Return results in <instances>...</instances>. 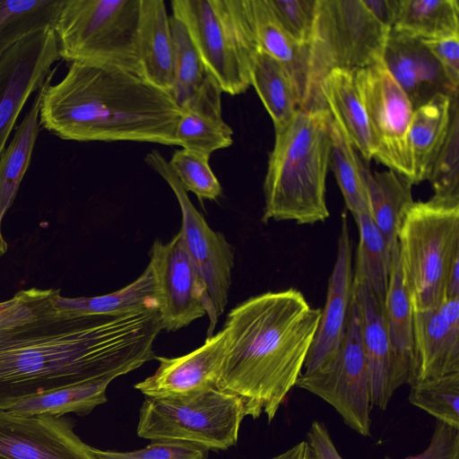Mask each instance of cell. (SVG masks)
<instances>
[{
    "mask_svg": "<svg viewBox=\"0 0 459 459\" xmlns=\"http://www.w3.org/2000/svg\"><path fill=\"white\" fill-rule=\"evenodd\" d=\"M158 311L54 316L0 331V410L63 387L113 381L155 359Z\"/></svg>",
    "mask_w": 459,
    "mask_h": 459,
    "instance_id": "1",
    "label": "cell"
},
{
    "mask_svg": "<svg viewBox=\"0 0 459 459\" xmlns=\"http://www.w3.org/2000/svg\"><path fill=\"white\" fill-rule=\"evenodd\" d=\"M321 316L296 289L268 291L232 308L222 327L217 388L244 403L247 416L271 422L302 373Z\"/></svg>",
    "mask_w": 459,
    "mask_h": 459,
    "instance_id": "2",
    "label": "cell"
},
{
    "mask_svg": "<svg viewBox=\"0 0 459 459\" xmlns=\"http://www.w3.org/2000/svg\"><path fill=\"white\" fill-rule=\"evenodd\" d=\"M44 89L39 124L60 139L128 141L178 145L181 108L171 94L143 75L119 67L71 63Z\"/></svg>",
    "mask_w": 459,
    "mask_h": 459,
    "instance_id": "3",
    "label": "cell"
},
{
    "mask_svg": "<svg viewBox=\"0 0 459 459\" xmlns=\"http://www.w3.org/2000/svg\"><path fill=\"white\" fill-rule=\"evenodd\" d=\"M332 115L299 108L275 130L264 182L262 221L315 224L329 217L325 181L330 168Z\"/></svg>",
    "mask_w": 459,
    "mask_h": 459,
    "instance_id": "4",
    "label": "cell"
},
{
    "mask_svg": "<svg viewBox=\"0 0 459 459\" xmlns=\"http://www.w3.org/2000/svg\"><path fill=\"white\" fill-rule=\"evenodd\" d=\"M389 32L362 0H317L301 109H328L322 94L327 74L334 69L354 71L381 62Z\"/></svg>",
    "mask_w": 459,
    "mask_h": 459,
    "instance_id": "5",
    "label": "cell"
},
{
    "mask_svg": "<svg viewBox=\"0 0 459 459\" xmlns=\"http://www.w3.org/2000/svg\"><path fill=\"white\" fill-rule=\"evenodd\" d=\"M397 245L413 311L437 307L448 271L459 257V203L433 196L413 202L402 218Z\"/></svg>",
    "mask_w": 459,
    "mask_h": 459,
    "instance_id": "6",
    "label": "cell"
},
{
    "mask_svg": "<svg viewBox=\"0 0 459 459\" xmlns=\"http://www.w3.org/2000/svg\"><path fill=\"white\" fill-rule=\"evenodd\" d=\"M170 5L221 91L244 93L251 86V66L260 48L247 1L173 0Z\"/></svg>",
    "mask_w": 459,
    "mask_h": 459,
    "instance_id": "7",
    "label": "cell"
},
{
    "mask_svg": "<svg viewBox=\"0 0 459 459\" xmlns=\"http://www.w3.org/2000/svg\"><path fill=\"white\" fill-rule=\"evenodd\" d=\"M141 0H64L53 27L60 59L141 74Z\"/></svg>",
    "mask_w": 459,
    "mask_h": 459,
    "instance_id": "8",
    "label": "cell"
},
{
    "mask_svg": "<svg viewBox=\"0 0 459 459\" xmlns=\"http://www.w3.org/2000/svg\"><path fill=\"white\" fill-rule=\"evenodd\" d=\"M246 416L243 401L217 387L185 396H145L136 432L145 439L226 450L237 444Z\"/></svg>",
    "mask_w": 459,
    "mask_h": 459,
    "instance_id": "9",
    "label": "cell"
},
{
    "mask_svg": "<svg viewBox=\"0 0 459 459\" xmlns=\"http://www.w3.org/2000/svg\"><path fill=\"white\" fill-rule=\"evenodd\" d=\"M296 385L329 403L351 429L370 436L369 377L354 294L347 332L338 351L323 365L301 373Z\"/></svg>",
    "mask_w": 459,
    "mask_h": 459,
    "instance_id": "10",
    "label": "cell"
},
{
    "mask_svg": "<svg viewBox=\"0 0 459 459\" xmlns=\"http://www.w3.org/2000/svg\"><path fill=\"white\" fill-rule=\"evenodd\" d=\"M170 186L181 212L178 231L184 247L195 265L212 310V331L218 317L228 304L234 267V249L220 232L214 231L190 201L177 176L158 151H152L144 159Z\"/></svg>",
    "mask_w": 459,
    "mask_h": 459,
    "instance_id": "11",
    "label": "cell"
},
{
    "mask_svg": "<svg viewBox=\"0 0 459 459\" xmlns=\"http://www.w3.org/2000/svg\"><path fill=\"white\" fill-rule=\"evenodd\" d=\"M359 96L375 137L374 160L413 185V162L409 139L412 106L383 61L353 71Z\"/></svg>",
    "mask_w": 459,
    "mask_h": 459,
    "instance_id": "12",
    "label": "cell"
},
{
    "mask_svg": "<svg viewBox=\"0 0 459 459\" xmlns=\"http://www.w3.org/2000/svg\"><path fill=\"white\" fill-rule=\"evenodd\" d=\"M149 255L162 329L177 331L207 315L208 336L212 335V310L205 288L179 233L166 243L155 240Z\"/></svg>",
    "mask_w": 459,
    "mask_h": 459,
    "instance_id": "13",
    "label": "cell"
},
{
    "mask_svg": "<svg viewBox=\"0 0 459 459\" xmlns=\"http://www.w3.org/2000/svg\"><path fill=\"white\" fill-rule=\"evenodd\" d=\"M59 60L53 29L26 37L0 58V155L29 98L41 88Z\"/></svg>",
    "mask_w": 459,
    "mask_h": 459,
    "instance_id": "14",
    "label": "cell"
},
{
    "mask_svg": "<svg viewBox=\"0 0 459 459\" xmlns=\"http://www.w3.org/2000/svg\"><path fill=\"white\" fill-rule=\"evenodd\" d=\"M0 459H98L63 417L0 410Z\"/></svg>",
    "mask_w": 459,
    "mask_h": 459,
    "instance_id": "15",
    "label": "cell"
},
{
    "mask_svg": "<svg viewBox=\"0 0 459 459\" xmlns=\"http://www.w3.org/2000/svg\"><path fill=\"white\" fill-rule=\"evenodd\" d=\"M346 214L342 215L337 255L326 299L304 368L311 371L330 359L346 334L353 301L352 243Z\"/></svg>",
    "mask_w": 459,
    "mask_h": 459,
    "instance_id": "16",
    "label": "cell"
},
{
    "mask_svg": "<svg viewBox=\"0 0 459 459\" xmlns=\"http://www.w3.org/2000/svg\"><path fill=\"white\" fill-rule=\"evenodd\" d=\"M221 329L193 351L176 358L156 356V371L134 385L145 396L177 397L217 387L224 352Z\"/></svg>",
    "mask_w": 459,
    "mask_h": 459,
    "instance_id": "17",
    "label": "cell"
},
{
    "mask_svg": "<svg viewBox=\"0 0 459 459\" xmlns=\"http://www.w3.org/2000/svg\"><path fill=\"white\" fill-rule=\"evenodd\" d=\"M413 333L414 381L459 372V298L413 311Z\"/></svg>",
    "mask_w": 459,
    "mask_h": 459,
    "instance_id": "18",
    "label": "cell"
},
{
    "mask_svg": "<svg viewBox=\"0 0 459 459\" xmlns=\"http://www.w3.org/2000/svg\"><path fill=\"white\" fill-rule=\"evenodd\" d=\"M382 61L408 97L413 110L438 93H458L420 39L390 30Z\"/></svg>",
    "mask_w": 459,
    "mask_h": 459,
    "instance_id": "19",
    "label": "cell"
},
{
    "mask_svg": "<svg viewBox=\"0 0 459 459\" xmlns=\"http://www.w3.org/2000/svg\"><path fill=\"white\" fill-rule=\"evenodd\" d=\"M353 294L359 313L371 405L385 410L394 390L392 385L391 346L384 303L369 287L359 281H353Z\"/></svg>",
    "mask_w": 459,
    "mask_h": 459,
    "instance_id": "20",
    "label": "cell"
},
{
    "mask_svg": "<svg viewBox=\"0 0 459 459\" xmlns=\"http://www.w3.org/2000/svg\"><path fill=\"white\" fill-rule=\"evenodd\" d=\"M221 90L210 77L182 108L175 129L178 145L210 155L233 143V131L221 114Z\"/></svg>",
    "mask_w": 459,
    "mask_h": 459,
    "instance_id": "21",
    "label": "cell"
},
{
    "mask_svg": "<svg viewBox=\"0 0 459 459\" xmlns=\"http://www.w3.org/2000/svg\"><path fill=\"white\" fill-rule=\"evenodd\" d=\"M391 346L392 385L394 392L415 378L413 308L405 286L397 248L394 253L384 302Z\"/></svg>",
    "mask_w": 459,
    "mask_h": 459,
    "instance_id": "22",
    "label": "cell"
},
{
    "mask_svg": "<svg viewBox=\"0 0 459 459\" xmlns=\"http://www.w3.org/2000/svg\"><path fill=\"white\" fill-rule=\"evenodd\" d=\"M137 50L142 75L170 93L174 47L163 0H141Z\"/></svg>",
    "mask_w": 459,
    "mask_h": 459,
    "instance_id": "23",
    "label": "cell"
},
{
    "mask_svg": "<svg viewBox=\"0 0 459 459\" xmlns=\"http://www.w3.org/2000/svg\"><path fill=\"white\" fill-rule=\"evenodd\" d=\"M322 94L333 120L364 160L376 153L375 137L359 96L353 71L334 69L325 77Z\"/></svg>",
    "mask_w": 459,
    "mask_h": 459,
    "instance_id": "24",
    "label": "cell"
},
{
    "mask_svg": "<svg viewBox=\"0 0 459 459\" xmlns=\"http://www.w3.org/2000/svg\"><path fill=\"white\" fill-rule=\"evenodd\" d=\"M55 67L34 100L22 123L14 127V134L0 155V256L7 250L1 225L2 221L15 199L19 186L30 166L36 140L40 130L39 109L43 91L48 81L54 76Z\"/></svg>",
    "mask_w": 459,
    "mask_h": 459,
    "instance_id": "25",
    "label": "cell"
},
{
    "mask_svg": "<svg viewBox=\"0 0 459 459\" xmlns=\"http://www.w3.org/2000/svg\"><path fill=\"white\" fill-rule=\"evenodd\" d=\"M55 306L57 316L65 317L159 312L156 286L149 265L134 281L122 289L93 297L66 298L59 294Z\"/></svg>",
    "mask_w": 459,
    "mask_h": 459,
    "instance_id": "26",
    "label": "cell"
},
{
    "mask_svg": "<svg viewBox=\"0 0 459 459\" xmlns=\"http://www.w3.org/2000/svg\"><path fill=\"white\" fill-rule=\"evenodd\" d=\"M455 95L438 93L413 110L409 130L413 185L428 179L448 132Z\"/></svg>",
    "mask_w": 459,
    "mask_h": 459,
    "instance_id": "27",
    "label": "cell"
},
{
    "mask_svg": "<svg viewBox=\"0 0 459 459\" xmlns=\"http://www.w3.org/2000/svg\"><path fill=\"white\" fill-rule=\"evenodd\" d=\"M363 177L370 216L393 254L397 248L398 229L403 213L414 202L412 184L391 169L371 173L364 164Z\"/></svg>",
    "mask_w": 459,
    "mask_h": 459,
    "instance_id": "28",
    "label": "cell"
},
{
    "mask_svg": "<svg viewBox=\"0 0 459 459\" xmlns=\"http://www.w3.org/2000/svg\"><path fill=\"white\" fill-rule=\"evenodd\" d=\"M260 48L283 65L291 75L303 106L307 77V46L296 42L280 25L267 0H247Z\"/></svg>",
    "mask_w": 459,
    "mask_h": 459,
    "instance_id": "29",
    "label": "cell"
},
{
    "mask_svg": "<svg viewBox=\"0 0 459 459\" xmlns=\"http://www.w3.org/2000/svg\"><path fill=\"white\" fill-rule=\"evenodd\" d=\"M250 82L270 115L274 130L286 125L301 108L299 91L288 70L260 48L253 59Z\"/></svg>",
    "mask_w": 459,
    "mask_h": 459,
    "instance_id": "30",
    "label": "cell"
},
{
    "mask_svg": "<svg viewBox=\"0 0 459 459\" xmlns=\"http://www.w3.org/2000/svg\"><path fill=\"white\" fill-rule=\"evenodd\" d=\"M391 30L420 39L459 35L457 0H400Z\"/></svg>",
    "mask_w": 459,
    "mask_h": 459,
    "instance_id": "31",
    "label": "cell"
},
{
    "mask_svg": "<svg viewBox=\"0 0 459 459\" xmlns=\"http://www.w3.org/2000/svg\"><path fill=\"white\" fill-rule=\"evenodd\" d=\"M353 218L359 236L353 281L366 284L384 303L394 252L388 249L369 213H358Z\"/></svg>",
    "mask_w": 459,
    "mask_h": 459,
    "instance_id": "32",
    "label": "cell"
},
{
    "mask_svg": "<svg viewBox=\"0 0 459 459\" xmlns=\"http://www.w3.org/2000/svg\"><path fill=\"white\" fill-rule=\"evenodd\" d=\"M110 383L101 381L59 388L23 398L4 410L20 414L63 417L74 412L85 416L107 402L106 391Z\"/></svg>",
    "mask_w": 459,
    "mask_h": 459,
    "instance_id": "33",
    "label": "cell"
},
{
    "mask_svg": "<svg viewBox=\"0 0 459 459\" xmlns=\"http://www.w3.org/2000/svg\"><path fill=\"white\" fill-rule=\"evenodd\" d=\"M64 0H0V58L17 42L53 29Z\"/></svg>",
    "mask_w": 459,
    "mask_h": 459,
    "instance_id": "34",
    "label": "cell"
},
{
    "mask_svg": "<svg viewBox=\"0 0 459 459\" xmlns=\"http://www.w3.org/2000/svg\"><path fill=\"white\" fill-rule=\"evenodd\" d=\"M330 167L334 174L345 204L352 216L367 212L370 214L366 184L363 177V163L356 150L339 125L331 122Z\"/></svg>",
    "mask_w": 459,
    "mask_h": 459,
    "instance_id": "35",
    "label": "cell"
},
{
    "mask_svg": "<svg viewBox=\"0 0 459 459\" xmlns=\"http://www.w3.org/2000/svg\"><path fill=\"white\" fill-rule=\"evenodd\" d=\"M174 47L173 84L170 94L182 108L211 77L183 23L170 17Z\"/></svg>",
    "mask_w": 459,
    "mask_h": 459,
    "instance_id": "36",
    "label": "cell"
},
{
    "mask_svg": "<svg viewBox=\"0 0 459 459\" xmlns=\"http://www.w3.org/2000/svg\"><path fill=\"white\" fill-rule=\"evenodd\" d=\"M411 386V404L459 429V372L414 381Z\"/></svg>",
    "mask_w": 459,
    "mask_h": 459,
    "instance_id": "37",
    "label": "cell"
},
{
    "mask_svg": "<svg viewBox=\"0 0 459 459\" xmlns=\"http://www.w3.org/2000/svg\"><path fill=\"white\" fill-rule=\"evenodd\" d=\"M434 198L459 203V112L458 94L453 97L450 125L428 179Z\"/></svg>",
    "mask_w": 459,
    "mask_h": 459,
    "instance_id": "38",
    "label": "cell"
},
{
    "mask_svg": "<svg viewBox=\"0 0 459 459\" xmlns=\"http://www.w3.org/2000/svg\"><path fill=\"white\" fill-rule=\"evenodd\" d=\"M60 290L31 288L0 302V331H7L57 316L55 306Z\"/></svg>",
    "mask_w": 459,
    "mask_h": 459,
    "instance_id": "39",
    "label": "cell"
},
{
    "mask_svg": "<svg viewBox=\"0 0 459 459\" xmlns=\"http://www.w3.org/2000/svg\"><path fill=\"white\" fill-rule=\"evenodd\" d=\"M210 155L182 148L176 151L169 166L186 192L199 200H216L221 186L209 165Z\"/></svg>",
    "mask_w": 459,
    "mask_h": 459,
    "instance_id": "40",
    "label": "cell"
},
{
    "mask_svg": "<svg viewBox=\"0 0 459 459\" xmlns=\"http://www.w3.org/2000/svg\"><path fill=\"white\" fill-rule=\"evenodd\" d=\"M282 29L299 44L308 46L317 0H267Z\"/></svg>",
    "mask_w": 459,
    "mask_h": 459,
    "instance_id": "41",
    "label": "cell"
},
{
    "mask_svg": "<svg viewBox=\"0 0 459 459\" xmlns=\"http://www.w3.org/2000/svg\"><path fill=\"white\" fill-rule=\"evenodd\" d=\"M98 459H205L209 450L193 444L173 440H152L143 448L118 452L93 447Z\"/></svg>",
    "mask_w": 459,
    "mask_h": 459,
    "instance_id": "42",
    "label": "cell"
},
{
    "mask_svg": "<svg viewBox=\"0 0 459 459\" xmlns=\"http://www.w3.org/2000/svg\"><path fill=\"white\" fill-rule=\"evenodd\" d=\"M403 459H459V429L437 420L427 448Z\"/></svg>",
    "mask_w": 459,
    "mask_h": 459,
    "instance_id": "43",
    "label": "cell"
},
{
    "mask_svg": "<svg viewBox=\"0 0 459 459\" xmlns=\"http://www.w3.org/2000/svg\"><path fill=\"white\" fill-rule=\"evenodd\" d=\"M421 40L441 65L447 81L458 90L459 35Z\"/></svg>",
    "mask_w": 459,
    "mask_h": 459,
    "instance_id": "44",
    "label": "cell"
},
{
    "mask_svg": "<svg viewBox=\"0 0 459 459\" xmlns=\"http://www.w3.org/2000/svg\"><path fill=\"white\" fill-rule=\"evenodd\" d=\"M308 459H344L335 447L325 425L314 420L307 434Z\"/></svg>",
    "mask_w": 459,
    "mask_h": 459,
    "instance_id": "45",
    "label": "cell"
},
{
    "mask_svg": "<svg viewBox=\"0 0 459 459\" xmlns=\"http://www.w3.org/2000/svg\"><path fill=\"white\" fill-rule=\"evenodd\" d=\"M362 3L377 22L391 30L398 13L400 0H362Z\"/></svg>",
    "mask_w": 459,
    "mask_h": 459,
    "instance_id": "46",
    "label": "cell"
},
{
    "mask_svg": "<svg viewBox=\"0 0 459 459\" xmlns=\"http://www.w3.org/2000/svg\"><path fill=\"white\" fill-rule=\"evenodd\" d=\"M459 298V257L453 262L445 283L444 299Z\"/></svg>",
    "mask_w": 459,
    "mask_h": 459,
    "instance_id": "47",
    "label": "cell"
},
{
    "mask_svg": "<svg viewBox=\"0 0 459 459\" xmlns=\"http://www.w3.org/2000/svg\"><path fill=\"white\" fill-rule=\"evenodd\" d=\"M271 459H308L307 442L301 441Z\"/></svg>",
    "mask_w": 459,
    "mask_h": 459,
    "instance_id": "48",
    "label": "cell"
}]
</instances>
